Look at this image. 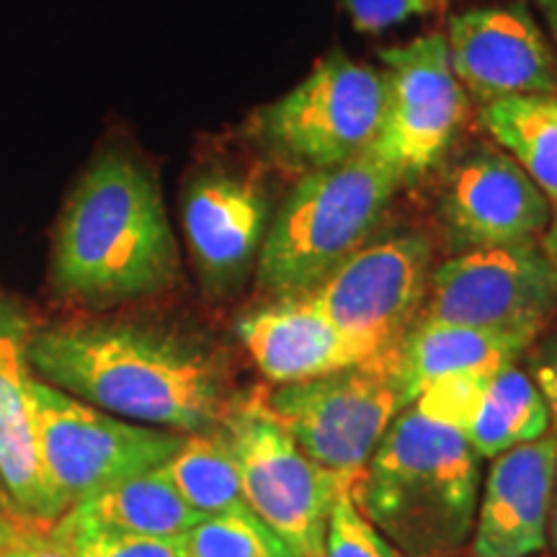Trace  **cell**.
I'll list each match as a JSON object with an SVG mask.
<instances>
[{"mask_svg":"<svg viewBox=\"0 0 557 557\" xmlns=\"http://www.w3.org/2000/svg\"><path fill=\"white\" fill-rule=\"evenodd\" d=\"M26 359L52 387L143 426L205 434L222 426L230 408L205 348L150 325L60 320L32 331Z\"/></svg>","mask_w":557,"mask_h":557,"instance_id":"cell-1","label":"cell"},{"mask_svg":"<svg viewBox=\"0 0 557 557\" xmlns=\"http://www.w3.org/2000/svg\"><path fill=\"white\" fill-rule=\"evenodd\" d=\"M178 246L156 173L111 145L90 158L54 225L50 289L62 302L107 310L171 289Z\"/></svg>","mask_w":557,"mask_h":557,"instance_id":"cell-2","label":"cell"},{"mask_svg":"<svg viewBox=\"0 0 557 557\" xmlns=\"http://www.w3.org/2000/svg\"><path fill=\"white\" fill-rule=\"evenodd\" d=\"M351 498L403 557H455L475 529L478 455L465 434L408 408L354 480Z\"/></svg>","mask_w":557,"mask_h":557,"instance_id":"cell-3","label":"cell"},{"mask_svg":"<svg viewBox=\"0 0 557 557\" xmlns=\"http://www.w3.org/2000/svg\"><path fill=\"white\" fill-rule=\"evenodd\" d=\"M406 178L369 152L310 171L284 201L259 253V284L271 295L312 292L364 246Z\"/></svg>","mask_w":557,"mask_h":557,"instance_id":"cell-4","label":"cell"},{"mask_svg":"<svg viewBox=\"0 0 557 557\" xmlns=\"http://www.w3.org/2000/svg\"><path fill=\"white\" fill-rule=\"evenodd\" d=\"M34 436L60 517L139 472L156 470L184 442L176 431L124 421L32 377Z\"/></svg>","mask_w":557,"mask_h":557,"instance_id":"cell-5","label":"cell"},{"mask_svg":"<svg viewBox=\"0 0 557 557\" xmlns=\"http://www.w3.org/2000/svg\"><path fill=\"white\" fill-rule=\"evenodd\" d=\"M250 511L297 557H323L338 487L348 485L305 455L271 413L267 395L230 403L222 421ZM351 487V485H348Z\"/></svg>","mask_w":557,"mask_h":557,"instance_id":"cell-6","label":"cell"},{"mask_svg":"<svg viewBox=\"0 0 557 557\" xmlns=\"http://www.w3.org/2000/svg\"><path fill=\"white\" fill-rule=\"evenodd\" d=\"M267 403L297 447L348 485L361 475L382 436L406 408L393 354L329 377L278 385Z\"/></svg>","mask_w":557,"mask_h":557,"instance_id":"cell-7","label":"cell"},{"mask_svg":"<svg viewBox=\"0 0 557 557\" xmlns=\"http://www.w3.org/2000/svg\"><path fill=\"white\" fill-rule=\"evenodd\" d=\"M382 111V73L336 50L261 111L259 132L282 158L312 171L336 169L367 152L380 132Z\"/></svg>","mask_w":557,"mask_h":557,"instance_id":"cell-8","label":"cell"},{"mask_svg":"<svg viewBox=\"0 0 557 557\" xmlns=\"http://www.w3.org/2000/svg\"><path fill=\"white\" fill-rule=\"evenodd\" d=\"M557 308V276L537 243L475 248L431 271L418 320L534 344Z\"/></svg>","mask_w":557,"mask_h":557,"instance_id":"cell-9","label":"cell"},{"mask_svg":"<svg viewBox=\"0 0 557 557\" xmlns=\"http://www.w3.org/2000/svg\"><path fill=\"white\" fill-rule=\"evenodd\" d=\"M429 267L431 248L423 235H387L354 250L310 295L361 361H369L393 354L413 329L426 297Z\"/></svg>","mask_w":557,"mask_h":557,"instance_id":"cell-10","label":"cell"},{"mask_svg":"<svg viewBox=\"0 0 557 557\" xmlns=\"http://www.w3.org/2000/svg\"><path fill=\"white\" fill-rule=\"evenodd\" d=\"M380 58L385 111L367 152L408 181L434 169L447 152L468 114V94L451 70L444 34L387 47Z\"/></svg>","mask_w":557,"mask_h":557,"instance_id":"cell-11","label":"cell"},{"mask_svg":"<svg viewBox=\"0 0 557 557\" xmlns=\"http://www.w3.org/2000/svg\"><path fill=\"white\" fill-rule=\"evenodd\" d=\"M444 37L457 81L480 107L508 96L557 94L555 52L524 5L457 13Z\"/></svg>","mask_w":557,"mask_h":557,"instance_id":"cell-12","label":"cell"},{"mask_svg":"<svg viewBox=\"0 0 557 557\" xmlns=\"http://www.w3.org/2000/svg\"><path fill=\"white\" fill-rule=\"evenodd\" d=\"M269 205L261 186L220 165L184 181L181 227L207 295H227L246 278L267 238Z\"/></svg>","mask_w":557,"mask_h":557,"instance_id":"cell-13","label":"cell"},{"mask_svg":"<svg viewBox=\"0 0 557 557\" xmlns=\"http://www.w3.org/2000/svg\"><path fill=\"white\" fill-rule=\"evenodd\" d=\"M442 214L459 248L537 243L553 218L549 199L506 152L478 150L451 171Z\"/></svg>","mask_w":557,"mask_h":557,"instance_id":"cell-14","label":"cell"},{"mask_svg":"<svg viewBox=\"0 0 557 557\" xmlns=\"http://www.w3.org/2000/svg\"><path fill=\"white\" fill-rule=\"evenodd\" d=\"M557 483V434L493 459L472 529V557H534L547 542Z\"/></svg>","mask_w":557,"mask_h":557,"instance_id":"cell-15","label":"cell"},{"mask_svg":"<svg viewBox=\"0 0 557 557\" xmlns=\"http://www.w3.org/2000/svg\"><path fill=\"white\" fill-rule=\"evenodd\" d=\"M32 320L24 308L0 292V480L11 506L26 517L58 521L60 511L41 468L29 400L32 367L26 346Z\"/></svg>","mask_w":557,"mask_h":557,"instance_id":"cell-16","label":"cell"},{"mask_svg":"<svg viewBox=\"0 0 557 557\" xmlns=\"http://www.w3.org/2000/svg\"><path fill=\"white\" fill-rule=\"evenodd\" d=\"M235 331L271 385L329 377L341 369L361 364L357 348L310 292L278 297V302L248 312L238 320Z\"/></svg>","mask_w":557,"mask_h":557,"instance_id":"cell-17","label":"cell"},{"mask_svg":"<svg viewBox=\"0 0 557 557\" xmlns=\"http://www.w3.org/2000/svg\"><path fill=\"white\" fill-rule=\"evenodd\" d=\"M529 341L498 336V333L465 329V325L416 320L398 348L393 351L395 380L403 403L413 406L423 387L449 374H498L517 364L529 351Z\"/></svg>","mask_w":557,"mask_h":557,"instance_id":"cell-18","label":"cell"},{"mask_svg":"<svg viewBox=\"0 0 557 557\" xmlns=\"http://www.w3.org/2000/svg\"><path fill=\"white\" fill-rule=\"evenodd\" d=\"M65 513L78 524L103 532L152 540H181L205 519L186 504L163 465L122 480Z\"/></svg>","mask_w":557,"mask_h":557,"instance_id":"cell-19","label":"cell"},{"mask_svg":"<svg viewBox=\"0 0 557 557\" xmlns=\"http://www.w3.org/2000/svg\"><path fill=\"white\" fill-rule=\"evenodd\" d=\"M480 122L500 150L557 205V94L508 96L487 103Z\"/></svg>","mask_w":557,"mask_h":557,"instance_id":"cell-20","label":"cell"},{"mask_svg":"<svg viewBox=\"0 0 557 557\" xmlns=\"http://www.w3.org/2000/svg\"><path fill=\"white\" fill-rule=\"evenodd\" d=\"M549 431V410L542 393L517 364L500 369L487 382L483 400L465 438L478 457L496 459L519 444L534 442Z\"/></svg>","mask_w":557,"mask_h":557,"instance_id":"cell-21","label":"cell"},{"mask_svg":"<svg viewBox=\"0 0 557 557\" xmlns=\"http://www.w3.org/2000/svg\"><path fill=\"white\" fill-rule=\"evenodd\" d=\"M163 470L186 504L201 517L253 513L243 496L238 462L222 429L184 436Z\"/></svg>","mask_w":557,"mask_h":557,"instance_id":"cell-22","label":"cell"},{"mask_svg":"<svg viewBox=\"0 0 557 557\" xmlns=\"http://www.w3.org/2000/svg\"><path fill=\"white\" fill-rule=\"evenodd\" d=\"M184 542L189 557H297L256 513L205 517Z\"/></svg>","mask_w":557,"mask_h":557,"instance_id":"cell-23","label":"cell"},{"mask_svg":"<svg viewBox=\"0 0 557 557\" xmlns=\"http://www.w3.org/2000/svg\"><path fill=\"white\" fill-rule=\"evenodd\" d=\"M323 557H403V553L359 511L351 487L341 485L325 521Z\"/></svg>","mask_w":557,"mask_h":557,"instance_id":"cell-24","label":"cell"},{"mask_svg":"<svg viewBox=\"0 0 557 557\" xmlns=\"http://www.w3.org/2000/svg\"><path fill=\"white\" fill-rule=\"evenodd\" d=\"M491 374H449V377H438L429 382L426 387L418 393L413 406L418 413L431 418V421L442 423L465 434L475 418L480 400H483Z\"/></svg>","mask_w":557,"mask_h":557,"instance_id":"cell-25","label":"cell"},{"mask_svg":"<svg viewBox=\"0 0 557 557\" xmlns=\"http://www.w3.org/2000/svg\"><path fill=\"white\" fill-rule=\"evenodd\" d=\"M58 529L67 537L75 557H189L184 537L152 540L103 532V529L78 524L67 513L58 519Z\"/></svg>","mask_w":557,"mask_h":557,"instance_id":"cell-26","label":"cell"},{"mask_svg":"<svg viewBox=\"0 0 557 557\" xmlns=\"http://www.w3.org/2000/svg\"><path fill=\"white\" fill-rule=\"evenodd\" d=\"M0 557H75L58 521L26 517L13 508L0 524Z\"/></svg>","mask_w":557,"mask_h":557,"instance_id":"cell-27","label":"cell"},{"mask_svg":"<svg viewBox=\"0 0 557 557\" xmlns=\"http://www.w3.org/2000/svg\"><path fill=\"white\" fill-rule=\"evenodd\" d=\"M354 29L380 34L410 18L429 16L447 9L449 0H341Z\"/></svg>","mask_w":557,"mask_h":557,"instance_id":"cell-28","label":"cell"},{"mask_svg":"<svg viewBox=\"0 0 557 557\" xmlns=\"http://www.w3.org/2000/svg\"><path fill=\"white\" fill-rule=\"evenodd\" d=\"M529 377L534 380V385L542 393V398L547 403L549 410V423H555L557 434V331L537 346H529Z\"/></svg>","mask_w":557,"mask_h":557,"instance_id":"cell-29","label":"cell"},{"mask_svg":"<svg viewBox=\"0 0 557 557\" xmlns=\"http://www.w3.org/2000/svg\"><path fill=\"white\" fill-rule=\"evenodd\" d=\"M542 250H545L549 267L555 269L557 276V209H553V218H549V225L545 230V235H542Z\"/></svg>","mask_w":557,"mask_h":557,"instance_id":"cell-30","label":"cell"},{"mask_svg":"<svg viewBox=\"0 0 557 557\" xmlns=\"http://www.w3.org/2000/svg\"><path fill=\"white\" fill-rule=\"evenodd\" d=\"M542 16H545L547 26H549V34H553V39L557 41V0H537Z\"/></svg>","mask_w":557,"mask_h":557,"instance_id":"cell-31","label":"cell"},{"mask_svg":"<svg viewBox=\"0 0 557 557\" xmlns=\"http://www.w3.org/2000/svg\"><path fill=\"white\" fill-rule=\"evenodd\" d=\"M549 524H553V545L557 549V483H555V498H553V511H549Z\"/></svg>","mask_w":557,"mask_h":557,"instance_id":"cell-32","label":"cell"},{"mask_svg":"<svg viewBox=\"0 0 557 557\" xmlns=\"http://www.w3.org/2000/svg\"><path fill=\"white\" fill-rule=\"evenodd\" d=\"M3 517H5V506H3V500H0V524H3Z\"/></svg>","mask_w":557,"mask_h":557,"instance_id":"cell-33","label":"cell"}]
</instances>
